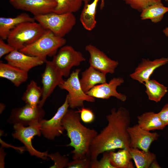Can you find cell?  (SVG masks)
I'll return each instance as SVG.
<instances>
[{
  "instance_id": "obj_10",
  "label": "cell",
  "mask_w": 168,
  "mask_h": 168,
  "mask_svg": "<svg viewBox=\"0 0 168 168\" xmlns=\"http://www.w3.org/2000/svg\"><path fill=\"white\" fill-rule=\"evenodd\" d=\"M44 70L42 74V95L39 106L42 107L47 98L57 86L64 80L60 72L53 64L51 61H46Z\"/></svg>"
},
{
  "instance_id": "obj_16",
  "label": "cell",
  "mask_w": 168,
  "mask_h": 168,
  "mask_svg": "<svg viewBox=\"0 0 168 168\" xmlns=\"http://www.w3.org/2000/svg\"><path fill=\"white\" fill-rule=\"evenodd\" d=\"M4 59L7 63L28 72L47 61L38 57L26 54L16 49L6 55Z\"/></svg>"
},
{
  "instance_id": "obj_37",
  "label": "cell",
  "mask_w": 168,
  "mask_h": 168,
  "mask_svg": "<svg viewBox=\"0 0 168 168\" xmlns=\"http://www.w3.org/2000/svg\"><path fill=\"white\" fill-rule=\"evenodd\" d=\"M163 32L166 36L168 37V26L164 29Z\"/></svg>"
},
{
  "instance_id": "obj_17",
  "label": "cell",
  "mask_w": 168,
  "mask_h": 168,
  "mask_svg": "<svg viewBox=\"0 0 168 168\" xmlns=\"http://www.w3.org/2000/svg\"><path fill=\"white\" fill-rule=\"evenodd\" d=\"M168 63L167 58H161L152 61L148 59H142L130 76L133 79L143 84L150 79L151 76L156 69Z\"/></svg>"
},
{
  "instance_id": "obj_33",
  "label": "cell",
  "mask_w": 168,
  "mask_h": 168,
  "mask_svg": "<svg viewBox=\"0 0 168 168\" xmlns=\"http://www.w3.org/2000/svg\"><path fill=\"white\" fill-rule=\"evenodd\" d=\"M77 111L80 113L81 120L84 123H90L94 121L95 118L94 113L89 108L83 106Z\"/></svg>"
},
{
  "instance_id": "obj_11",
  "label": "cell",
  "mask_w": 168,
  "mask_h": 168,
  "mask_svg": "<svg viewBox=\"0 0 168 168\" xmlns=\"http://www.w3.org/2000/svg\"><path fill=\"white\" fill-rule=\"evenodd\" d=\"M15 8L29 12L34 16L54 12L57 6L56 0H9Z\"/></svg>"
},
{
  "instance_id": "obj_8",
  "label": "cell",
  "mask_w": 168,
  "mask_h": 168,
  "mask_svg": "<svg viewBox=\"0 0 168 168\" xmlns=\"http://www.w3.org/2000/svg\"><path fill=\"white\" fill-rule=\"evenodd\" d=\"M86 60L82 53L70 45H64L53 56L51 61L63 76H69L71 68Z\"/></svg>"
},
{
  "instance_id": "obj_6",
  "label": "cell",
  "mask_w": 168,
  "mask_h": 168,
  "mask_svg": "<svg viewBox=\"0 0 168 168\" xmlns=\"http://www.w3.org/2000/svg\"><path fill=\"white\" fill-rule=\"evenodd\" d=\"M80 71V69H76L58 86L61 89L68 91L66 97L69 107L72 109L83 107L84 101L94 102L95 100V98L87 94L82 90L79 77Z\"/></svg>"
},
{
  "instance_id": "obj_22",
  "label": "cell",
  "mask_w": 168,
  "mask_h": 168,
  "mask_svg": "<svg viewBox=\"0 0 168 168\" xmlns=\"http://www.w3.org/2000/svg\"><path fill=\"white\" fill-rule=\"evenodd\" d=\"M100 0H94L91 3L84 4L80 19L83 27L87 30H92L96 26V8Z\"/></svg>"
},
{
  "instance_id": "obj_21",
  "label": "cell",
  "mask_w": 168,
  "mask_h": 168,
  "mask_svg": "<svg viewBox=\"0 0 168 168\" xmlns=\"http://www.w3.org/2000/svg\"><path fill=\"white\" fill-rule=\"evenodd\" d=\"M137 118L138 125L146 131L163 130L166 126L158 113L153 111L145 112L138 116Z\"/></svg>"
},
{
  "instance_id": "obj_35",
  "label": "cell",
  "mask_w": 168,
  "mask_h": 168,
  "mask_svg": "<svg viewBox=\"0 0 168 168\" xmlns=\"http://www.w3.org/2000/svg\"><path fill=\"white\" fill-rule=\"evenodd\" d=\"M158 113L164 123L166 126L168 125V103L166 104Z\"/></svg>"
},
{
  "instance_id": "obj_4",
  "label": "cell",
  "mask_w": 168,
  "mask_h": 168,
  "mask_svg": "<svg viewBox=\"0 0 168 168\" xmlns=\"http://www.w3.org/2000/svg\"><path fill=\"white\" fill-rule=\"evenodd\" d=\"M46 30L35 21L21 23L11 30L7 39V43L20 50L36 41Z\"/></svg>"
},
{
  "instance_id": "obj_25",
  "label": "cell",
  "mask_w": 168,
  "mask_h": 168,
  "mask_svg": "<svg viewBox=\"0 0 168 168\" xmlns=\"http://www.w3.org/2000/svg\"><path fill=\"white\" fill-rule=\"evenodd\" d=\"M168 12V7L164 6L162 2L150 5L143 9L141 12L142 20L149 19L153 23L160 22L164 15Z\"/></svg>"
},
{
  "instance_id": "obj_15",
  "label": "cell",
  "mask_w": 168,
  "mask_h": 168,
  "mask_svg": "<svg viewBox=\"0 0 168 168\" xmlns=\"http://www.w3.org/2000/svg\"><path fill=\"white\" fill-rule=\"evenodd\" d=\"M124 82L121 77H114L108 83L106 82L95 86L86 93L94 98L108 99L113 96L124 102L127 99V96L118 92L116 90L117 87Z\"/></svg>"
},
{
  "instance_id": "obj_27",
  "label": "cell",
  "mask_w": 168,
  "mask_h": 168,
  "mask_svg": "<svg viewBox=\"0 0 168 168\" xmlns=\"http://www.w3.org/2000/svg\"><path fill=\"white\" fill-rule=\"evenodd\" d=\"M143 84L149 100L159 102L167 92V87L155 80L149 79Z\"/></svg>"
},
{
  "instance_id": "obj_1",
  "label": "cell",
  "mask_w": 168,
  "mask_h": 168,
  "mask_svg": "<svg viewBox=\"0 0 168 168\" xmlns=\"http://www.w3.org/2000/svg\"><path fill=\"white\" fill-rule=\"evenodd\" d=\"M107 125L92 141L89 156L91 161L106 151L116 149L129 150L130 142L128 131L131 117L129 111L123 107L112 109L106 117Z\"/></svg>"
},
{
  "instance_id": "obj_32",
  "label": "cell",
  "mask_w": 168,
  "mask_h": 168,
  "mask_svg": "<svg viewBox=\"0 0 168 168\" xmlns=\"http://www.w3.org/2000/svg\"><path fill=\"white\" fill-rule=\"evenodd\" d=\"M91 160L89 156L82 158H78L69 162L68 168H90Z\"/></svg>"
},
{
  "instance_id": "obj_9",
  "label": "cell",
  "mask_w": 168,
  "mask_h": 168,
  "mask_svg": "<svg viewBox=\"0 0 168 168\" xmlns=\"http://www.w3.org/2000/svg\"><path fill=\"white\" fill-rule=\"evenodd\" d=\"M69 107V105L66 96L64 102L50 119L46 120L42 119L39 121L41 134L45 138L53 140L55 137L63 133L65 129L63 125L62 119Z\"/></svg>"
},
{
  "instance_id": "obj_13",
  "label": "cell",
  "mask_w": 168,
  "mask_h": 168,
  "mask_svg": "<svg viewBox=\"0 0 168 168\" xmlns=\"http://www.w3.org/2000/svg\"><path fill=\"white\" fill-rule=\"evenodd\" d=\"M44 115L42 107L38 105L34 107L26 104L23 107L12 110L8 121L14 124L19 123L26 126L33 121L42 119Z\"/></svg>"
},
{
  "instance_id": "obj_23",
  "label": "cell",
  "mask_w": 168,
  "mask_h": 168,
  "mask_svg": "<svg viewBox=\"0 0 168 168\" xmlns=\"http://www.w3.org/2000/svg\"><path fill=\"white\" fill-rule=\"evenodd\" d=\"M129 151L137 168H150L156 160V155L150 151L146 152L138 148L129 147Z\"/></svg>"
},
{
  "instance_id": "obj_24",
  "label": "cell",
  "mask_w": 168,
  "mask_h": 168,
  "mask_svg": "<svg viewBox=\"0 0 168 168\" xmlns=\"http://www.w3.org/2000/svg\"><path fill=\"white\" fill-rule=\"evenodd\" d=\"M110 161L114 168H133L132 157L129 150L119 149L109 151Z\"/></svg>"
},
{
  "instance_id": "obj_29",
  "label": "cell",
  "mask_w": 168,
  "mask_h": 168,
  "mask_svg": "<svg viewBox=\"0 0 168 168\" xmlns=\"http://www.w3.org/2000/svg\"><path fill=\"white\" fill-rule=\"evenodd\" d=\"M132 9L141 12L147 7L152 5L162 2L161 0H123Z\"/></svg>"
},
{
  "instance_id": "obj_5",
  "label": "cell",
  "mask_w": 168,
  "mask_h": 168,
  "mask_svg": "<svg viewBox=\"0 0 168 168\" xmlns=\"http://www.w3.org/2000/svg\"><path fill=\"white\" fill-rule=\"evenodd\" d=\"M34 17L45 29L60 37H64L69 33L76 22L73 13L58 14L52 12Z\"/></svg>"
},
{
  "instance_id": "obj_18",
  "label": "cell",
  "mask_w": 168,
  "mask_h": 168,
  "mask_svg": "<svg viewBox=\"0 0 168 168\" xmlns=\"http://www.w3.org/2000/svg\"><path fill=\"white\" fill-rule=\"evenodd\" d=\"M28 73L8 63H0V77L9 80L16 87L27 80Z\"/></svg>"
},
{
  "instance_id": "obj_31",
  "label": "cell",
  "mask_w": 168,
  "mask_h": 168,
  "mask_svg": "<svg viewBox=\"0 0 168 168\" xmlns=\"http://www.w3.org/2000/svg\"><path fill=\"white\" fill-rule=\"evenodd\" d=\"M48 156L53 161L54 164L50 168H63L67 167L69 162L68 159L62 156L58 152L54 154H48Z\"/></svg>"
},
{
  "instance_id": "obj_40",
  "label": "cell",
  "mask_w": 168,
  "mask_h": 168,
  "mask_svg": "<svg viewBox=\"0 0 168 168\" xmlns=\"http://www.w3.org/2000/svg\"><path fill=\"white\" fill-rule=\"evenodd\" d=\"M166 2H168V0H164Z\"/></svg>"
},
{
  "instance_id": "obj_7",
  "label": "cell",
  "mask_w": 168,
  "mask_h": 168,
  "mask_svg": "<svg viewBox=\"0 0 168 168\" xmlns=\"http://www.w3.org/2000/svg\"><path fill=\"white\" fill-rule=\"evenodd\" d=\"M13 128L14 132L12 134L13 137L24 145L31 156L43 160L47 159L48 152L37 151L34 147L32 143V140L35 136H40L41 134L39 121H33L26 127L21 124H16L14 125Z\"/></svg>"
},
{
  "instance_id": "obj_36",
  "label": "cell",
  "mask_w": 168,
  "mask_h": 168,
  "mask_svg": "<svg viewBox=\"0 0 168 168\" xmlns=\"http://www.w3.org/2000/svg\"><path fill=\"white\" fill-rule=\"evenodd\" d=\"M150 168H161L158 164L156 160L153 162L151 165Z\"/></svg>"
},
{
  "instance_id": "obj_2",
  "label": "cell",
  "mask_w": 168,
  "mask_h": 168,
  "mask_svg": "<svg viewBox=\"0 0 168 168\" xmlns=\"http://www.w3.org/2000/svg\"><path fill=\"white\" fill-rule=\"evenodd\" d=\"M81 120L79 113L71 109L68 110L62 119L63 125L70 141L67 146L73 148L71 152L73 160L89 156L91 143L98 134L94 129L83 125Z\"/></svg>"
},
{
  "instance_id": "obj_20",
  "label": "cell",
  "mask_w": 168,
  "mask_h": 168,
  "mask_svg": "<svg viewBox=\"0 0 168 168\" xmlns=\"http://www.w3.org/2000/svg\"><path fill=\"white\" fill-rule=\"evenodd\" d=\"M34 17L26 13H22L14 17H0V37L6 40L11 30L20 24L25 22L35 21Z\"/></svg>"
},
{
  "instance_id": "obj_34",
  "label": "cell",
  "mask_w": 168,
  "mask_h": 168,
  "mask_svg": "<svg viewBox=\"0 0 168 168\" xmlns=\"http://www.w3.org/2000/svg\"><path fill=\"white\" fill-rule=\"evenodd\" d=\"M15 49V48L8 43H6L3 40L0 39V58L7 55Z\"/></svg>"
},
{
  "instance_id": "obj_19",
  "label": "cell",
  "mask_w": 168,
  "mask_h": 168,
  "mask_svg": "<svg viewBox=\"0 0 168 168\" xmlns=\"http://www.w3.org/2000/svg\"><path fill=\"white\" fill-rule=\"evenodd\" d=\"M106 75L90 66L82 72L80 79L84 91L86 93L95 86L106 82Z\"/></svg>"
},
{
  "instance_id": "obj_30",
  "label": "cell",
  "mask_w": 168,
  "mask_h": 168,
  "mask_svg": "<svg viewBox=\"0 0 168 168\" xmlns=\"http://www.w3.org/2000/svg\"><path fill=\"white\" fill-rule=\"evenodd\" d=\"M100 160H91L90 168H114L110 161L109 151L104 152Z\"/></svg>"
},
{
  "instance_id": "obj_28",
  "label": "cell",
  "mask_w": 168,
  "mask_h": 168,
  "mask_svg": "<svg viewBox=\"0 0 168 168\" xmlns=\"http://www.w3.org/2000/svg\"><path fill=\"white\" fill-rule=\"evenodd\" d=\"M57 6L54 12L58 14L73 13L78 11L83 0H56Z\"/></svg>"
},
{
  "instance_id": "obj_39",
  "label": "cell",
  "mask_w": 168,
  "mask_h": 168,
  "mask_svg": "<svg viewBox=\"0 0 168 168\" xmlns=\"http://www.w3.org/2000/svg\"><path fill=\"white\" fill-rule=\"evenodd\" d=\"M90 0H83L84 3H89Z\"/></svg>"
},
{
  "instance_id": "obj_14",
  "label": "cell",
  "mask_w": 168,
  "mask_h": 168,
  "mask_svg": "<svg viewBox=\"0 0 168 168\" xmlns=\"http://www.w3.org/2000/svg\"><path fill=\"white\" fill-rule=\"evenodd\" d=\"M128 131L130 137L129 147L138 148L148 152L152 143L156 140L160 134L140 128L138 124L129 126Z\"/></svg>"
},
{
  "instance_id": "obj_12",
  "label": "cell",
  "mask_w": 168,
  "mask_h": 168,
  "mask_svg": "<svg viewBox=\"0 0 168 168\" xmlns=\"http://www.w3.org/2000/svg\"><path fill=\"white\" fill-rule=\"evenodd\" d=\"M85 49L90 55L89 63L90 66L105 74L114 72L119 65L118 61L110 58L104 52L91 44L86 45Z\"/></svg>"
},
{
  "instance_id": "obj_3",
  "label": "cell",
  "mask_w": 168,
  "mask_h": 168,
  "mask_svg": "<svg viewBox=\"0 0 168 168\" xmlns=\"http://www.w3.org/2000/svg\"><path fill=\"white\" fill-rule=\"evenodd\" d=\"M66 40L46 30L44 34L33 43L20 50L26 54L40 58L45 60L48 56H54L58 49L64 45Z\"/></svg>"
},
{
  "instance_id": "obj_26",
  "label": "cell",
  "mask_w": 168,
  "mask_h": 168,
  "mask_svg": "<svg viewBox=\"0 0 168 168\" xmlns=\"http://www.w3.org/2000/svg\"><path fill=\"white\" fill-rule=\"evenodd\" d=\"M42 87L34 80L30 81L23 94L22 99L26 103L34 107L39 105L42 97Z\"/></svg>"
},
{
  "instance_id": "obj_38",
  "label": "cell",
  "mask_w": 168,
  "mask_h": 168,
  "mask_svg": "<svg viewBox=\"0 0 168 168\" xmlns=\"http://www.w3.org/2000/svg\"><path fill=\"white\" fill-rule=\"evenodd\" d=\"M105 0H101V2L100 6V9H102L104 6Z\"/></svg>"
}]
</instances>
